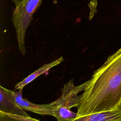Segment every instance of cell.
Wrapping results in <instances>:
<instances>
[{
    "mask_svg": "<svg viewBox=\"0 0 121 121\" xmlns=\"http://www.w3.org/2000/svg\"><path fill=\"white\" fill-rule=\"evenodd\" d=\"M80 97L76 118L119 108L121 103V47L94 72Z\"/></svg>",
    "mask_w": 121,
    "mask_h": 121,
    "instance_id": "cell-1",
    "label": "cell"
},
{
    "mask_svg": "<svg viewBox=\"0 0 121 121\" xmlns=\"http://www.w3.org/2000/svg\"><path fill=\"white\" fill-rule=\"evenodd\" d=\"M86 81L80 85L74 86L73 79L63 85L60 96L54 101L48 104L53 109V116L57 121H72L75 119L77 113L70 111L72 107H78L80 99L78 93L84 91Z\"/></svg>",
    "mask_w": 121,
    "mask_h": 121,
    "instance_id": "cell-2",
    "label": "cell"
},
{
    "mask_svg": "<svg viewBox=\"0 0 121 121\" xmlns=\"http://www.w3.org/2000/svg\"><path fill=\"white\" fill-rule=\"evenodd\" d=\"M42 0H26L16 6L13 10L12 20L16 31L18 48L23 55L26 52L25 37L26 32L32 19V16Z\"/></svg>",
    "mask_w": 121,
    "mask_h": 121,
    "instance_id": "cell-3",
    "label": "cell"
},
{
    "mask_svg": "<svg viewBox=\"0 0 121 121\" xmlns=\"http://www.w3.org/2000/svg\"><path fill=\"white\" fill-rule=\"evenodd\" d=\"M12 91L0 86V111L10 114L29 116L15 100Z\"/></svg>",
    "mask_w": 121,
    "mask_h": 121,
    "instance_id": "cell-4",
    "label": "cell"
},
{
    "mask_svg": "<svg viewBox=\"0 0 121 121\" xmlns=\"http://www.w3.org/2000/svg\"><path fill=\"white\" fill-rule=\"evenodd\" d=\"M22 90L23 89H20L17 92L12 91L15 100L22 109L41 115H53V109L48 106L47 104H35L29 102L26 99L23 98Z\"/></svg>",
    "mask_w": 121,
    "mask_h": 121,
    "instance_id": "cell-5",
    "label": "cell"
},
{
    "mask_svg": "<svg viewBox=\"0 0 121 121\" xmlns=\"http://www.w3.org/2000/svg\"><path fill=\"white\" fill-rule=\"evenodd\" d=\"M72 121H121V109L95 113L76 118Z\"/></svg>",
    "mask_w": 121,
    "mask_h": 121,
    "instance_id": "cell-6",
    "label": "cell"
},
{
    "mask_svg": "<svg viewBox=\"0 0 121 121\" xmlns=\"http://www.w3.org/2000/svg\"><path fill=\"white\" fill-rule=\"evenodd\" d=\"M64 60L63 57L62 56L56 59L55 60L47 64H45L43 65L41 68L35 71L34 72L31 73L30 75L25 78L21 82L17 83L14 87L15 90L23 89L25 86L27 85L29 83L33 81L37 77L41 75L45 74L47 75L50 69L59 65Z\"/></svg>",
    "mask_w": 121,
    "mask_h": 121,
    "instance_id": "cell-7",
    "label": "cell"
},
{
    "mask_svg": "<svg viewBox=\"0 0 121 121\" xmlns=\"http://www.w3.org/2000/svg\"><path fill=\"white\" fill-rule=\"evenodd\" d=\"M9 116L13 117L17 120H18L19 121H39L38 120H37L35 119L32 118L30 116H19V115H13V114H10L9 113H6Z\"/></svg>",
    "mask_w": 121,
    "mask_h": 121,
    "instance_id": "cell-8",
    "label": "cell"
},
{
    "mask_svg": "<svg viewBox=\"0 0 121 121\" xmlns=\"http://www.w3.org/2000/svg\"><path fill=\"white\" fill-rule=\"evenodd\" d=\"M0 121H19L5 112L0 111Z\"/></svg>",
    "mask_w": 121,
    "mask_h": 121,
    "instance_id": "cell-9",
    "label": "cell"
},
{
    "mask_svg": "<svg viewBox=\"0 0 121 121\" xmlns=\"http://www.w3.org/2000/svg\"><path fill=\"white\" fill-rule=\"evenodd\" d=\"M26 0H12L13 2L15 3L16 6H19L26 1Z\"/></svg>",
    "mask_w": 121,
    "mask_h": 121,
    "instance_id": "cell-10",
    "label": "cell"
},
{
    "mask_svg": "<svg viewBox=\"0 0 121 121\" xmlns=\"http://www.w3.org/2000/svg\"><path fill=\"white\" fill-rule=\"evenodd\" d=\"M119 108H120V109H121V104H120V106H119Z\"/></svg>",
    "mask_w": 121,
    "mask_h": 121,
    "instance_id": "cell-11",
    "label": "cell"
}]
</instances>
